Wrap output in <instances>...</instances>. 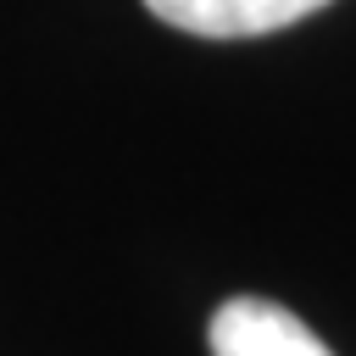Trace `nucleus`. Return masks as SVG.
<instances>
[{"mask_svg": "<svg viewBox=\"0 0 356 356\" xmlns=\"http://www.w3.org/2000/svg\"><path fill=\"white\" fill-rule=\"evenodd\" d=\"M211 356H334L289 306L261 295H234L211 312Z\"/></svg>", "mask_w": 356, "mask_h": 356, "instance_id": "nucleus-1", "label": "nucleus"}, {"mask_svg": "<svg viewBox=\"0 0 356 356\" xmlns=\"http://www.w3.org/2000/svg\"><path fill=\"white\" fill-rule=\"evenodd\" d=\"M145 6L167 28H184L200 39H256L323 11L328 0H145Z\"/></svg>", "mask_w": 356, "mask_h": 356, "instance_id": "nucleus-2", "label": "nucleus"}]
</instances>
